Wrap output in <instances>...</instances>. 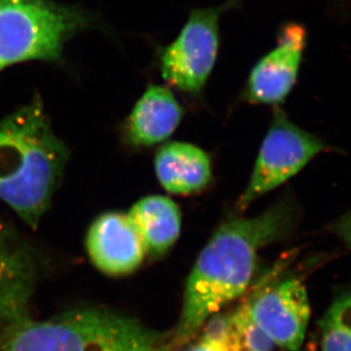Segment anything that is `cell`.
<instances>
[{"label": "cell", "mask_w": 351, "mask_h": 351, "mask_svg": "<svg viewBox=\"0 0 351 351\" xmlns=\"http://www.w3.org/2000/svg\"><path fill=\"white\" fill-rule=\"evenodd\" d=\"M297 221V206L285 197L259 216L223 223L189 274L170 347L184 345L210 318L240 298L254 278L259 251L290 237Z\"/></svg>", "instance_id": "1"}, {"label": "cell", "mask_w": 351, "mask_h": 351, "mask_svg": "<svg viewBox=\"0 0 351 351\" xmlns=\"http://www.w3.org/2000/svg\"><path fill=\"white\" fill-rule=\"evenodd\" d=\"M66 160L39 98L0 120V199L32 228L47 211Z\"/></svg>", "instance_id": "2"}, {"label": "cell", "mask_w": 351, "mask_h": 351, "mask_svg": "<svg viewBox=\"0 0 351 351\" xmlns=\"http://www.w3.org/2000/svg\"><path fill=\"white\" fill-rule=\"evenodd\" d=\"M170 339L132 318L82 309L47 321L27 315L0 328V351H168Z\"/></svg>", "instance_id": "3"}, {"label": "cell", "mask_w": 351, "mask_h": 351, "mask_svg": "<svg viewBox=\"0 0 351 351\" xmlns=\"http://www.w3.org/2000/svg\"><path fill=\"white\" fill-rule=\"evenodd\" d=\"M90 16L53 0H0V72L27 61L58 62Z\"/></svg>", "instance_id": "4"}, {"label": "cell", "mask_w": 351, "mask_h": 351, "mask_svg": "<svg viewBox=\"0 0 351 351\" xmlns=\"http://www.w3.org/2000/svg\"><path fill=\"white\" fill-rule=\"evenodd\" d=\"M239 3L227 0L220 6L192 10L178 37L160 54L162 78L169 85L189 94L202 90L219 51L220 17Z\"/></svg>", "instance_id": "5"}, {"label": "cell", "mask_w": 351, "mask_h": 351, "mask_svg": "<svg viewBox=\"0 0 351 351\" xmlns=\"http://www.w3.org/2000/svg\"><path fill=\"white\" fill-rule=\"evenodd\" d=\"M325 149L326 145L322 139L299 128L283 111L277 110L263 139L250 182L237 206L241 211L247 209L261 196L300 173L315 156Z\"/></svg>", "instance_id": "6"}, {"label": "cell", "mask_w": 351, "mask_h": 351, "mask_svg": "<svg viewBox=\"0 0 351 351\" xmlns=\"http://www.w3.org/2000/svg\"><path fill=\"white\" fill-rule=\"evenodd\" d=\"M243 306L274 346L289 351L300 349L311 318L307 291L300 280L289 277L263 285Z\"/></svg>", "instance_id": "7"}, {"label": "cell", "mask_w": 351, "mask_h": 351, "mask_svg": "<svg viewBox=\"0 0 351 351\" xmlns=\"http://www.w3.org/2000/svg\"><path fill=\"white\" fill-rule=\"evenodd\" d=\"M307 41L304 24L284 22L277 31L275 47L251 70L245 90L247 101L266 105L283 103L297 82Z\"/></svg>", "instance_id": "8"}, {"label": "cell", "mask_w": 351, "mask_h": 351, "mask_svg": "<svg viewBox=\"0 0 351 351\" xmlns=\"http://www.w3.org/2000/svg\"><path fill=\"white\" fill-rule=\"evenodd\" d=\"M86 245L95 266L111 276L132 273L146 257L142 237L128 213L101 215L89 228Z\"/></svg>", "instance_id": "9"}, {"label": "cell", "mask_w": 351, "mask_h": 351, "mask_svg": "<svg viewBox=\"0 0 351 351\" xmlns=\"http://www.w3.org/2000/svg\"><path fill=\"white\" fill-rule=\"evenodd\" d=\"M34 265L27 247L0 221V328L27 315Z\"/></svg>", "instance_id": "10"}, {"label": "cell", "mask_w": 351, "mask_h": 351, "mask_svg": "<svg viewBox=\"0 0 351 351\" xmlns=\"http://www.w3.org/2000/svg\"><path fill=\"white\" fill-rule=\"evenodd\" d=\"M156 173L163 189L178 195L201 192L213 178L209 156L189 143L162 146L156 153Z\"/></svg>", "instance_id": "11"}, {"label": "cell", "mask_w": 351, "mask_h": 351, "mask_svg": "<svg viewBox=\"0 0 351 351\" xmlns=\"http://www.w3.org/2000/svg\"><path fill=\"white\" fill-rule=\"evenodd\" d=\"M182 108L169 88L149 86L129 117L128 138L136 146L156 145L173 135Z\"/></svg>", "instance_id": "12"}, {"label": "cell", "mask_w": 351, "mask_h": 351, "mask_svg": "<svg viewBox=\"0 0 351 351\" xmlns=\"http://www.w3.org/2000/svg\"><path fill=\"white\" fill-rule=\"evenodd\" d=\"M128 216L142 237L146 254L161 257L173 247L180 234V211L173 199L152 195L139 199Z\"/></svg>", "instance_id": "13"}, {"label": "cell", "mask_w": 351, "mask_h": 351, "mask_svg": "<svg viewBox=\"0 0 351 351\" xmlns=\"http://www.w3.org/2000/svg\"><path fill=\"white\" fill-rule=\"evenodd\" d=\"M322 351H351V293L337 298L321 321Z\"/></svg>", "instance_id": "14"}, {"label": "cell", "mask_w": 351, "mask_h": 351, "mask_svg": "<svg viewBox=\"0 0 351 351\" xmlns=\"http://www.w3.org/2000/svg\"><path fill=\"white\" fill-rule=\"evenodd\" d=\"M227 317L241 351H273V342L251 319L243 304Z\"/></svg>", "instance_id": "15"}, {"label": "cell", "mask_w": 351, "mask_h": 351, "mask_svg": "<svg viewBox=\"0 0 351 351\" xmlns=\"http://www.w3.org/2000/svg\"><path fill=\"white\" fill-rule=\"evenodd\" d=\"M186 351H241L230 330L227 315L211 317L202 338Z\"/></svg>", "instance_id": "16"}, {"label": "cell", "mask_w": 351, "mask_h": 351, "mask_svg": "<svg viewBox=\"0 0 351 351\" xmlns=\"http://www.w3.org/2000/svg\"><path fill=\"white\" fill-rule=\"evenodd\" d=\"M331 232L337 234L351 249V213L337 220L331 226Z\"/></svg>", "instance_id": "17"}, {"label": "cell", "mask_w": 351, "mask_h": 351, "mask_svg": "<svg viewBox=\"0 0 351 351\" xmlns=\"http://www.w3.org/2000/svg\"><path fill=\"white\" fill-rule=\"evenodd\" d=\"M335 3H338L339 6L343 8V10H348L351 14V0H332Z\"/></svg>", "instance_id": "18"}]
</instances>
